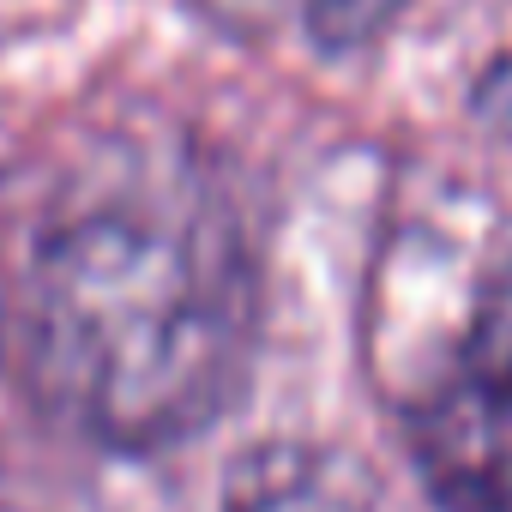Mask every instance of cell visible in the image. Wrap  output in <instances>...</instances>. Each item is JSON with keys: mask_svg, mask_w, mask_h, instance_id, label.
Listing matches in <instances>:
<instances>
[{"mask_svg": "<svg viewBox=\"0 0 512 512\" xmlns=\"http://www.w3.org/2000/svg\"><path fill=\"white\" fill-rule=\"evenodd\" d=\"M253 278L199 193L97 187L37 223L25 356L49 410L103 446H169L205 428L247 362Z\"/></svg>", "mask_w": 512, "mask_h": 512, "instance_id": "obj_1", "label": "cell"}, {"mask_svg": "<svg viewBox=\"0 0 512 512\" xmlns=\"http://www.w3.org/2000/svg\"><path fill=\"white\" fill-rule=\"evenodd\" d=\"M410 452L446 512H512V260L410 410Z\"/></svg>", "mask_w": 512, "mask_h": 512, "instance_id": "obj_2", "label": "cell"}, {"mask_svg": "<svg viewBox=\"0 0 512 512\" xmlns=\"http://www.w3.org/2000/svg\"><path fill=\"white\" fill-rule=\"evenodd\" d=\"M476 115H488L494 127L512 133V61H500V67L476 85Z\"/></svg>", "mask_w": 512, "mask_h": 512, "instance_id": "obj_3", "label": "cell"}, {"mask_svg": "<svg viewBox=\"0 0 512 512\" xmlns=\"http://www.w3.org/2000/svg\"><path fill=\"white\" fill-rule=\"evenodd\" d=\"M0 338H7V284H0Z\"/></svg>", "mask_w": 512, "mask_h": 512, "instance_id": "obj_4", "label": "cell"}]
</instances>
